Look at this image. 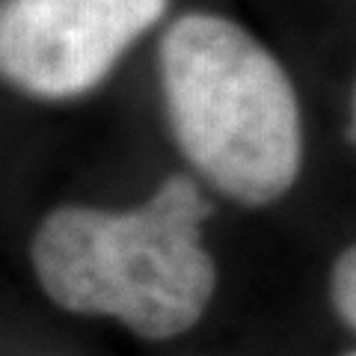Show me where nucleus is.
I'll list each match as a JSON object with an SVG mask.
<instances>
[{
	"label": "nucleus",
	"mask_w": 356,
	"mask_h": 356,
	"mask_svg": "<svg viewBox=\"0 0 356 356\" xmlns=\"http://www.w3.org/2000/svg\"><path fill=\"white\" fill-rule=\"evenodd\" d=\"M208 211L187 175H170L134 211L57 208L33 235V270L65 312L116 318L143 339L181 336L217 285L202 243Z\"/></svg>",
	"instance_id": "obj_1"
},
{
	"label": "nucleus",
	"mask_w": 356,
	"mask_h": 356,
	"mask_svg": "<svg viewBox=\"0 0 356 356\" xmlns=\"http://www.w3.org/2000/svg\"><path fill=\"white\" fill-rule=\"evenodd\" d=\"M161 86L178 149L220 193L270 205L303 163L300 104L285 69L235 21L187 13L161 39Z\"/></svg>",
	"instance_id": "obj_2"
},
{
	"label": "nucleus",
	"mask_w": 356,
	"mask_h": 356,
	"mask_svg": "<svg viewBox=\"0 0 356 356\" xmlns=\"http://www.w3.org/2000/svg\"><path fill=\"white\" fill-rule=\"evenodd\" d=\"M170 0H6L0 77L60 102L95 89L116 60L154 27Z\"/></svg>",
	"instance_id": "obj_3"
},
{
	"label": "nucleus",
	"mask_w": 356,
	"mask_h": 356,
	"mask_svg": "<svg viewBox=\"0 0 356 356\" xmlns=\"http://www.w3.org/2000/svg\"><path fill=\"white\" fill-rule=\"evenodd\" d=\"M330 297L339 318L356 330V243L339 255L330 276Z\"/></svg>",
	"instance_id": "obj_4"
},
{
	"label": "nucleus",
	"mask_w": 356,
	"mask_h": 356,
	"mask_svg": "<svg viewBox=\"0 0 356 356\" xmlns=\"http://www.w3.org/2000/svg\"><path fill=\"white\" fill-rule=\"evenodd\" d=\"M350 134H353V143H356V89H353V122H350Z\"/></svg>",
	"instance_id": "obj_5"
},
{
	"label": "nucleus",
	"mask_w": 356,
	"mask_h": 356,
	"mask_svg": "<svg viewBox=\"0 0 356 356\" xmlns=\"http://www.w3.org/2000/svg\"><path fill=\"white\" fill-rule=\"evenodd\" d=\"M350 356H356V353H350Z\"/></svg>",
	"instance_id": "obj_6"
}]
</instances>
